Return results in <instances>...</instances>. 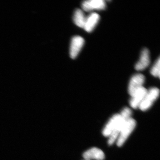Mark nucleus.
Returning a JSON list of instances; mask_svg holds the SVG:
<instances>
[{"instance_id":"1","label":"nucleus","mask_w":160,"mask_h":160,"mask_svg":"<svg viewBox=\"0 0 160 160\" xmlns=\"http://www.w3.org/2000/svg\"><path fill=\"white\" fill-rule=\"evenodd\" d=\"M131 113V110L129 108L126 107L123 109L120 114L121 118L118 122L115 128L109 137L108 143L109 145H112L117 139L118 137L125 125V123L127 120L130 118Z\"/></svg>"},{"instance_id":"2","label":"nucleus","mask_w":160,"mask_h":160,"mask_svg":"<svg viewBox=\"0 0 160 160\" xmlns=\"http://www.w3.org/2000/svg\"><path fill=\"white\" fill-rule=\"evenodd\" d=\"M136 126V122L133 119L130 118L126 121L117 139V144L118 146L120 147L122 146L134 130Z\"/></svg>"},{"instance_id":"3","label":"nucleus","mask_w":160,"mask_h":160,"mask_svg":"<svg viewBox=\"0 0 160 160\" xmlns=\"http://www.w3.org/2000/svg\"><path fill=\"white\" fill-rule=\"evenodd\" d=\"M159 89L156 87H153L147 90L145 97L140 104L138 108L142 111H146L152 106L153 102L159 96Z\"/></svg>"},{"instance_id":"4","label":"nucleus","mask_w":160,"mask_h":160,"mask_svg":"<svg viewBox=\"0 0 160 160\" xmlns=\"http://www.w3.org/2000/svg\"><path fill=\"white\" fill-rule=\"evenodd\" d=\"M145 81V76L143 74L138 73L132 76L129 81L128 88V91L131 96L133 95L138 89L143 87Z\"/></svg>"},{"instance_id":"5","label":"nucleus","mask_w":160,"mask_h":160,"mask_svg":"<svg viewBox=\"0 0 160 160\" xmlns=\"http://www.w3.org/2000/svg\"><path fill=\"white\" fill-rule=\"evenodd\" d=\"M85 41L83 38L79 36L73 37L71 40L69 54L72 59H75L79 53L82 48Z\"/></svg>"},{"instance_id":"6","label":"nucleus","mask_w":160,"mask_h":160,"mask_svg":"<svg viewBox=\"0 0 160 160\" xmlns=\"http://www.w3.org/2000/svg\"><path fill=\"white\" fill-rule=\"evenodd\" d=\"M83 10L90 12L94 10H103L106 8V2L103 0H89L83 2Z\"/></svg>"},{"instance_id":"7","label":"nucleus","mask_w":160,"mask_h":160,"mask_svg":"<svg viewBox=\"0 0 160 160\" xmlns=\"http://www.w3.org/2000/svg\"><path fill=\"white\" fill-rule=\"evenodd\" d=\"M150 64V57L148 49H144L141 52L138 62L136 63L135 68L138 71H142L146 69Z\"/></svg>"},{"instance_id":"8","label":"nucleus","mask_w":160,"mask_h":160,"mask_svg":"<svg viewBox=\"0 0 160 160\" xmlns=\"http://www.w3.org/2000/svg\"><path fill=\"white\" fill-rule=\"evenodd\" d=\"M147 90L144 87H141L136 92L130 100V106L133 109H137L139 107L140 104L145 97L147 93Z\"/></svg>"},{"instance_id":"9","label":"nucleus","mask_w":160,"mask_h":160,"mask_svg":"<svg viewBox=\"0 0 160 160\" xmlns=\"http://www.w3.org/2000/svg\"><path fill=\"white\" fill-rule=\"evenodd\" d=\"M83 157L86 160H103L105 158L104 152L97 148H92L85 152Z\"/></svg>"},{"instance_id":"10","label":"nucleus","mask_w":160,"mask_h":160,"mask_svg":"<svg viewBox=\"0 0 160 160\" xmlns=\"http://www.w3.org/2000/svg\"><path fill=\"white\" fill-rule=\"evenodd\" d=\"M100 19V16L96 12H92L86 18L84 29L87 32H91L97 25Z\"/></svg>"},{"instance_id":"11","label":"nucleus","mask_w":160,"mask_h":160,"mask_svg":"<svg viewBox=\"0 0 160 160\" xmlns=\"http://www.w3.org/2000/svg\"><path fill=\"white\" fill-rule=\"evenodd\" d=\"M121 115L120 114H115L110 119L109 122L106 124V126L104 128V130L103 131V134L104 136L109 137L116 126L119 120Z\"/></svg>"},{"instance_id":"12","label":"nucleus","mask_w":160,"mask_h":160,"mask_svg":"<svg viewBox=\"0 0 160 160\" xmlns=\"http://www.w3.org/2000/svg\"><path fill=\"white\" fill-rule=\"evenodd\" d=\"M86 17L81 9H77L75 11L73 15V22L76 26L80 28H84L86 22Z\"/></svg>"},{"instance_id":"13","label":"nucleus","mask_w":160,"mask_h":160,"mask_svg":"<svg viewBox=\"0 0 160 160\" xmlns=\"http://www.w3.org/2000/svg\"><path fill=\"white\" fill-rule=\"evenodd\" d=\"M160 58H158L157 61H156L154 65L152 68L151 71V74L155 77H160Z\"/></svg>"}]
</instances>
